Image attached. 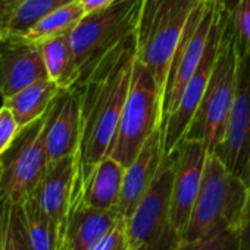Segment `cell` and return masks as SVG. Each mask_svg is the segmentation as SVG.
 Wrapping results in <instances>:
<instances>
[{
	"label": "cell",
	"mask_w": 250,
	"mask_h": 250,
	"mask_svg": "<svg viewBox=\"0 0 250 250\" xmlns=\"http://www.w3.org/2000/svg\"><path fill=\"white\" fill-rule=\"evenodd\" d=\"M137 61V33L110 50L77 85L81 106V139L75 178H84L109 155Z\"/></svg>",
	"instance_id": "1"
},
{
	"label": "cell",
	"mask_w": 250,
	"mask_h": 250,
	"mask_svg": "<svg viewBox=\"0 0 250 250\" xmlns=\"http://www.w3.org/2000/svg\"><path fill=\"white\" fill-rule=\"evenodd\" d=\"M238 49L235 34L229 22V14L219 43L218 56L209 77L206 90L197 112L186 131V140L200 142L208 153H213L222 142L228 116L234 103L237 88V68H238Z\"/></svg>",
	"instance_id": "2"
},
{
	"label": "cell",
	"mask_w": 250,
	"mask_h": 250,
	"mask_svg": "<svg viewBox=\"0 0 250 250\" xmlns=\"http://www.w3.org/2000/svg\"><path fill=\"white\" fill-rule=\"evenodd\" d=\"M247 184L231 174L215 156L208 155L202 186L183 243L237 228L247 199Z\"/></svg>",
	"instance_id": "3"
},
{
	"label": "cell",
	"mask_w": 250,
	"mask_h": 250,
	"mask_svg": "<svg viewBox=\"0 0 250 250\" xmlns=\"http://www.w3.org/2000/svg\"><path fill=\"white\" fill-rule=\"evenodd\" d=\"M143 5L145 0H115L103 9L85 14L74 27L69 40L80 71L78 83L110 50L137 33Z\"/></svg>",
	"instance_id": "4"
},
{
	"label": "cell",
	"mask_w": 250,
	"mask_h": 250,
	"mask_svg": "<svg viewBox=\"0 0 250 250\" xmlns=\"http://www.w3.org/2000/svg\"><path fill=\"white\" fill-rule=\"evenodd\" d=\"M162 121L164 88L152 72L136 61L131 88L107 156H112L127 168L147 139L162 127Z\"/></svg>",
	"instance_id": "5"
},
{
	"label": "cell",
	"mask_w": 250,
	"mask_h": 250,
	"mask_svg": "<svg viewBox=\"0 0 250 250\" xmlns=\"http://www.w3.org/2000/svg\"><path fill=\"white\" fill-rule=\"evenodd\" d=\"M175 153L164 155L147 191L125 221L128 250H175L181 240L171 222Z\"/></svg>",
	"instance_id": "6"
},
{
	"label": "cell",
	"mask_w": 250,
	"mask_h": 250,
	"mask_svg": "<svg viewBox=\"0 0 250 250\" xmlns=\"http://www.w3.org/2000/svg\"><path fill=\"white\" fill-rule=\"evenodd\" d=\"M199 0H145L137 28V61L165 84L186 22Z\"/></svg>",
	"instance_id": "7"
},
{
	"label": "cell",
	"mask_w": 250,
	"mask_h": 250,
	"mask_svg": "<svg viewBox=\"0 0 250 250\" xmlns=\"http://www.w3.org/2000/svg\"><path fill=\"white\" fill-rule=\"evenodd\" d=\"M46 113L20 130L12 146L0 156V200L21 202L30 196L49 167L44 137Z\"/></svg>",
	"instance_id": "8"
},
{
	"label": "cell",
	"mask_w": 250,
	"mask_h": 250,
	"mask_svg": "<svg viewBox=\"0 0 250 250\" xmlns=\"http://www.w3.org/2000/svg\"><path fill=\"white\" fill-rule=\"evenodd\" d=\"M219 5V0H199L186 22L164 84V119L175 110L187 83L203 58Z\"/></svg>",
	"instance_id": "9"
},
{
	"label": "cell",
	"mask_w": 250,
	"mask_h": 250,
	"mask_svg": "<svg viewBox=\"0 0 250 250\" xmlns=\"http://www.w3.org/2000/svg\"><path fill=\"white\" fill-rule=\"evenodd\" d=\"M237 88L222 142L213 153L225 168L250 186V52L238 53Z\"/></svg>",
	"instance_id": "10"
},
{
	"label": "cell",
	"mask_w": 250,
	"mask_h": 250,
	"mask_svg": "<svg viewBox=\"0 0 250 250\" xmlns=\"http://www.w3.org/2000/svg\"><path fill=\"white\" fill-rule=\"evenodd\" d=\"M227 18H228V12L225 11V8L221 3L216 18H215V22H213V27H212V31H210V37H209L206 50L203 53V58H202L196 72L187 83L175 110L171 115H168L162 122L161 128L164 133V153L165 155L171 153L178 146V143L183 140L186 131L188 130L190 124L197 112V107L202 102L203 93L206 90L209 77L212 74V69H213V65H215L216 56H218L219 43H221L222 33H224L225 24H227Z\"/></svg>",
	"instance_id": "11"
},
{
	"label": "cell",
	"mask_w": 250,
	"mask_h": 250,
	"mask_svg": "<svg viewBox=\"0 0 250 250\" xmlns=\"http://www.w3.org/2000/svg\"><path fill=\"white\" fill-rule=\"evenodd\" d=\"M172 152L175 153V172L171 196V222L183 243L209 153L200 142L186 139Z\"/></svg>",
	"instance_id": "12"
},
{
	"label": "cell",
	"mask_w": 250,
	"mask_h": 250,
	"mask_svg": "<svg viewBox=\"0 0 250 250\" xmlns=\"http://www.w3.org/2000/svg\"><path fill=\"white\" fill-rule=\"evenodd\" d=\"M44 137L49 162L77 155L81 139V106L77 85L61 88L46 112Z\"/></svg>",
	"instance_id": "13"
},
{
	"label": "cell",
	"mask_w": 250,
	"mask_h": 250,
	"mask_svg": "<svg viewBox=\"0 0 250 250\" xmlns=\"http://www.w3.org/2000/svg\"><path fill=\"white\" fill-rule=\"evenodd\" d=\"M49 78L39 46L15 40L0 44V97H12L22 88Z\"/></svg>",
	"instance_id": "14"
},
{
	"label": "cell",
	"mask_w": 250,
	"mask_h": 250,
	"mask_svg": "<svg viewBox=\"0 0 250 250\" xmlns=\"http://www.w3.org/2000/svg\"><path fill=\"white\" fill-rule=\"evenodd\" d=\"M164 155V133L162 128H159L147 139L136 159L125 168L121 199L118 203V212L124 221L130 218L137 203L150 187Z\"/></svg>",
	"instance_id": "15"
},
{
	"label": "cell",
	"mask_w": 250,
	"mask_h": 250,
	"mask_svg": "<svg viewBox=\"0 0 250 250\" xmlns=\"http://www.w3.org/2000/svg\"><path fill=\"white\" fill-rule=\"evenodd\" d=\"M77 171V155L49 162V167L36 190L31 193L42 210L56 224L66 219Z\"/></svg>",
	"instance_id": "16"
},
{
	"label": "cell",
	"mask_w": 250,
	"mask_h": 250,
	"mask_svg": "<svg viewBox=\"0 0 250 250\" xmlns=\"http://www.w3.org/2000/svg\"><path fill=\"white\" fill-rule=\"evenodd\" d=\"M124 174L125 167L106 156L84 178H75L72 196L96 209H118Z\"/></svg>",
	"instance_id": "17"
},
{
	"label": "cell",
	"mask_w": 250,
	"mask_h": 250,
	"mask_svg": "<svg viewBox=\"0 0 250 250\" xmlns=\"http://www.w3.org/2000/svg\"><path fill=\"white\" fill-rule=\"evenodd\" d=\"M119 221L124 219L119 216L118 209H96L72 196L66 219L62 225L69 237L72 250H88L93 243Z\"/></svg>",
	"instance_id": "18"
},
{
	"label": "cell",
	"mask_w": 250,
	"mask_h": 250,
	"mask_svg": "<svg viewBox=\"0 0 250 250\" xmlns=\"http://www.w3.org/2000/svg\"><path fill=\"white\" fill-rule=\"evenodd\" d=\"M59 91L61 87L55 81L44 78L22 88L12 97L5 99L3 104L11 109L20 128H24L25 125L42 118L47 112Z\"/></svg>",
	"instance_id": "19"
},
{
	"label": "cell",
	"mask_w": 250,
	"mask_h": 250,
	"mask_svg": "<svg viewBox=\"0 0 250 250\" xmlns=\"http://www.w3.org/2000/svg\"><path fill=\"white\" fill-rule=\"evenodd\" d=\"M69 34L71 31L39 44L47 69V75L61 88L74 87L80 80V71L75 63Z\"/></svg>",
	"instance_id": "20"
},
{
	"label": "cell",
	"mask_w": 250,
	"mask_h": 250,
	"mask_svg": "<svg viewBox=\"0 0 250 250\" xmlns=\"http://www.w3.org/2000/svg\"><path fill=\"white\" fill-rule=\"evenodd\" d=\"M20 203V212L28 243L33 250H58L61 238V225L49 218L33 194Z\"/></svg>",
	"instance_id": "21"
},
{
	"label": "cell",
	"mask_w": 250,
	"mask_h": 250,
	"mask_svg": "<svg viewBox=\"0 0 250 250\" xmlns=\"http://www.w3.org/2000/svg\"><path fill=\"white\" fill-rule=\"evenodd\" d=\"M84 8L78 0H75V2L42 18L30 30H27L20 40L39 46L49 39L72 31L74 27L84 18Z\"/></svg>",
	"instance_id": "22"
},
{
	"label": "cell",
	"mask_w": 250,
	"mask_h": 250,
	"mask_svg": "<svg viewBox=\"0 0 250 250\" xmlns=\"http://www.w3.org/2000/svg\"><path fill=\"white\" fill-rule=\"evenodd\" d=\"M72 2L75 0H21L15 6L8 24L9 42L20 40L21 36L42 18Z\"/></svg>",
	"instance_id": "23"
},
{
	"label": "cell",
	"mask_w": 250,
	"mask_h": 250,
	"mask_svg": "<svg viewBox=\"0 0 250 250\" xmlns=\"http://www.w3.org/2000/svg\"><path fill=\"white\" fill-rule=\"evenodd\" d=\"M0 250H33L21 218L20 203L0 200Z\"/></svg>",
	"instance_id": "24"
},
{
	"label": "cell",
	"mask_w": 250,
	"mask_h": 250,
	"mask_svg": "<svg viewBox=\"0 0 250 250\" xmlns=\"http://www.w3.org/2000/svg\"><path fill=\"white\" fill-rule=\"evenodd\" d=\"M175 250H240L238 229L228 228L206 238L181 243Z\"/></svg>",
	"instance_id": "25"
},
{
	"label": "cell",
	"mask_w": 250,
	"mask_h": 250,
	"mask_svg": "<svg viewBox=\"0 0 250 250\" xmlns=\"http://www.w3.org/2000/svg\"><path fill=\"white\" fill-rule=\"evenodd\" d=\"M228 14L235 34L238 53L250 52V0H240L237 6Z\"/></svg>",
	"instance_id": "26"
},
{
	"label": "cell",
	"mask_w": 250,
	"mask_h": 250,
	"mask_svg": "<svg viewBox=\"0 0 250 250\" xmlns=\"http://www.w3.org/2000/svg\"><path fill=\"white\" fill-rule=\"evenodd\" d=\"M88 250H128L125 221H119L113 228H110L96 243H93Z\"/></svg>",
	"instance_id": "27"
},
{
	"label": "cell",
	"mask_w": 250,
	"mask_h": 250,
	"mask_svg": "<svg viewBox=\"0 0 250 250\" xmlns=\"http://www.w3.org/2000/svg\"><path fill=\"white\" fill-rule=\"evenodd\" d=\"M20 125L11 112L9 107L5 104L0 107V156H2L14 143L20 133Z\"/></svg>",
	"instance_id": "28"
},
{
	"label": "cell",
	"mask_w": 250,
	"mask_h": 250,
	"mask_svg": "<svg viewBox=\"0 0 250 250\" xmlns=\"http://www.w3.org/2000/svg\"><path fill=\"white\" fill-rule=\"evenodd\" d=\"M238 237H240V250H250V186L247 190V199L238 225Z\"/></svg>",
	"instance_id": "29"
},
{
	"label": "cell",
	"mask_w": 250,
	"mask_h": 250,
	"mask_svg": "<svg viewBox=\"0 0 250 250\" xmlns=\"http://www.w3.org/2000/svg\"><path fill=\"white\" fill-rule=\"evenodd\" d=\"M21 0H0V44L9 42L8 39V24L15 6Z\"/></svg>",
	"instance_id": "30"
},
{
	"label": "cell",
	"mask_w": 250,
	"mask_h": 250,
	"mask_svg": "<svg viewBox=\"0 0 250 250\" xmlns=\"http://www.w3.org/2000/svg\"><path fill=\"white\" fill-rule=\"evenodd\" d=\"M78 2L84 8V12L90 14V12H94V11H99V9L109 6L110 3L115 2V0H78Z\"/></svg>",
	"instance_id": "31"
},
{
	"label": "cell",
	"mask_w": 250,
	"mask_h": 250,
	"mask_svg": "<svg viewBox=\"0 0 250 250\" xmlns=\"http://www.w3.org/2000/svg\"><path fill=\"white\" fill-rule=\"evenodd\" d=\"M58 250H72L71 247V241L69 237L65 231V227L61 225V238H59V244H58Z\"/></svg>",
	"instance_id": "32"
},
{
	"label": "cell",
	"mask_w": 250,
	"mask_h": 250,
	"mask_svg": "<svg viewBox=\"0 0 250 250\" xmlns=\"http://www.w3.org/2000/svg\"><path fill=\"white\" fill-rule=\"evenodd\" d=\"M238 2H240V0H221V3H222V6L225 8L227 12H231L237 6Z\"/></svg>",
	"instance_id": "33"
},
{
	"label": "cell",
	"mask_w": 250,
	"mask_h": 250,
	"mask_svg": "<svg viewBox=\"0 0 250 250\" xmlns=\"http://www.w3.org/2000/svg\"><path fill=\"white\" fill-rule=\"evenodd\" d=\"M0 246H2V235H0Z\"/></svg>",
	"instance_id": "34"
}]
</instances>
